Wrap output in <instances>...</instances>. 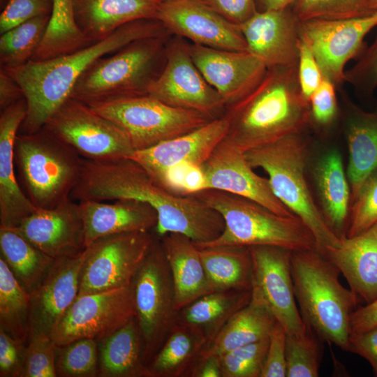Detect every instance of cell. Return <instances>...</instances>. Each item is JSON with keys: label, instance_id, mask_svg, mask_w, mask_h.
<instances>
[{"label": "cell", "instance_id": "obj_4", "mask_svg": "<svg viewBox=\"0 0 377 377\" xmlns=\"http://www.w3.org/2000/svg\"><path fill=\"white\" fill-rule=\"evenodd\" d=\"M290 260L295 295L307 327L323 342L349 351L357 296L340 283L339 269L316 249L293 251Z\"/></svg>", "mask_w": 377, "mask_h": 377}, {"label": "cell", "instance_id": "obj_33", "mask_svg": "<svg viewBox=\"0 0 377 377\" xmlns=\"http://www.w3.org/2000/svg\"><path fill=\"white\" fill-rule=\"evenodd\" d=\"M206 343L195 328L176 322L147 365V377H191Z\"/></svg>", "mask_w": 377, "mask_h": 377}, {"label": "cell", "instance_id": "obj_5", "mask_svg": "<svg viewBox=\"0 0 377 377\" xmlns=\"http://www.w3.org/2000/svg\"><path fill=\"white\" fill-rule=\"evenodd\" d=\"M218 212L224 229L215 239L198 247L217 245L274 246L298 251L317 249L315 237L297 216H281L250 199L216 189L191 194Z\"/></svg>", "mask_w": 377, "mask_h": 377}, {"label": "cell", "instance_id": "obj_12", "mask_svg": "<svg viewBox=\"0 0 377 377\" xmlns=\"http://www.w3.org/2000/svg\"><path fill=\"white\" fill-rule=\"evenodd\" d=\"M156 238L151 231L127 232L88 244L78 295L129 286Z\"/></svg>", "mask_w": 377, "mask_h": 377}, {"label": "cell", "instance_id": "obj_44", "mask_svg": "<svg viewBox=\"0 0 377 377\" xmlns=\"http://www.w3.org/2000/svg\"><path fill=\"white\" fill-rule=\"evenodd\" d=\"M57 346L52 337L42 332L29 334L20 377H56Z\"/></svg>", "mask_w": 377, "mask_h": 377}, {"label": "cell", "instance_id": "obj_27", "mask_svg": "<svg viewBox=\"0 0 377 377\" xmlns=\"http://www.w3.org/2000/svg\"><path fill=\"white\" fill-rule=\"evenodd\" d=\"M161 0H73L79 29L91 42L105 39L129 22L156 19Z\"/></svg>", "mask_w": 377, "mask_h": 377}, {"label": "cell", "instance_id": "obj_37", "mask_svg": "<svg viewBox=\"0 0 377 377\" xmlns=\"http://www.w3.org/2000/svg\"><path fill=\"white\" fill-rule=\"evenodd\" d=\"M91 43L77 27L73 0H54L51 17L32 61H44L75 52Z\"/></svg>", "mask_w": 377, "mask_h": 377}, {"label": "cell", "instance_id": "obj_57", "mask_svg": "<svg viewBox=\"0 0 377 377\" xmlns=\"http://www.w3.org/2000/svg\"><path fill=\"white\" fill-rule=\"evenodd\" d=\"M296 0H256L257 11L277 10L289 8Z\"/></svg>", "mask_w": 377, "mask_h": 377}, {"label": "cell", "instance_id": "obj_47", "mask_svg": "<svg viewBox=\"0 0 377 377\" xmlns=\"http://www.w3.org/2000/svg\"><path fill=\"white\" fill-rule=\"evenodd\" d=\"M336 89L331 81L324 77L311 96L309 103L311 126L328 128L336 121L339 114Z\"/></svg>", "mask_w": 377, "mask_h": 377}, {"label": "cell", "instance_id": "obj_42", "mask_svg": "<svg viewBox=\"0 0 377 377\" xmlns=\"http://www.w3.org/2000/svg\"><path fill=\"white\" fill-rule=\"evenodd\" d=\"M320 341H322L309 328L303 336L287 334L286 377L319 376L322 356Z\"/></svg>", "mask_w": 377, "mask_h": 377}, {"label": "cell", "instance_id": "obj_17", "mask_svg": "<svg viewBox=\"0 0 377 377\" xmlns=\"http://www.w3.org/2000/svg\"><path fill=\"white\" fill-rule=\"evenodd\" d=\"M171 34L216 49L249 51L235 24L201 0L162 1L156 16Z\"/></svg>", "mask_w": 377, "mask_h": 377}, {"label": "cell", "instance_id": "obj_7", "mask_svg": "<svg viewBox=\"0 0 377 377\" xmlns=\"http://www.w3.org/2000/svg\"><path fill=\"white\" fill-rule=\"evenodd\" d=\"M170 36L138 39L98 59L78 79L71 97L89 102L148 94L164 66Z\"/></svg>", "mask_w": 377, "mask_h": 377}, {"label": "cell", "instance_id": "obj_18", "mask_svg": "<svg viewBox=\"0 0 377 377\" xmlns=\"http://www.w3.org/2000/svg\"><path fill=\"white\" fill-rule=\"evenodd\" d=\"M205 189H216L253 200L281 216H294L276 197L268 179L253 171L245 152L224 139L201 165Z\"/></svg>", "mask_w": 377, "mask_h": 377}, {"label": "cell", "instance_id": "obj_1", "mask_svg": "<svg viewBox=\"0 0 377 377\" xmlns=\"http://www.w3.org/2000/svg\"><path fill=\"white\" fill-rule=\"evenodd\" d=\"M71 198L78 201L131 199L147 203L158 214L154 230L158 237L177 232L200 244L217 238L225 226L218 212L193 195H179L169 191L130 158H83L81 175Z\"/></svg>", "mask_w": 377, "mask_h": 377}, {"label": "cell", "instance_id": "obj_45", "mask_svg": "<svg viewBox=\"0 0 377 377\" xmlns=\"http://www.w3.org/2000/svg\"><path fill=\"white\" fill-rule=\"evenodd\" d=\"M377 223V170L363 182L351 200L346 236L362 233Z\"/></svg>", "mask_w": 377, "mask_h": 377}, {"label": "cell", "instance_id": "obj_53", "mask_svg": "<svg viewBox=\"0 0 377 377\" xmlns=\"http://www.w3.org/2000/svg\"><path fill=\"white\" fill-rule=\"evenodd\" d=\"M349 351L367 360L377 371V325L363 332L351 335Z\"/></svg>", "mask_w": 377, "mask_h": 377}, {"label": "cell", "instance_id": "obj_38", "mask_svg": "<svg viewBox=\"0 0 377 377\" xmlns=\"http://www.w3.org/2000/svg\"><path fill=\"white\" fill-rule=\"evenodd\" d=\"M0 328L27 343L30 332V294L0 258Z\"/></svg>", "mask_w": 377, "mask_h": 377}, {"label": "cell", "instance_id": "obj_21", "mask_svg": "<svg viewBox=\"0 0 377 377\" xmlns=\"http://www.w3.org/2000/svg\"><path fill=\"white\" fill-rule=\"evenodd\" d=\"M228 129V120L224 114L193 131L136 150L130 158L162 186L166 173L172 168L182 163L201 166L226 138Z\"/></svg>", "mask_w": 377, "mask_h": 377}, {"label": "cell", "instance_id": "obj_55", "mask_svg": "<svg viewBox=\"0 0 377 377\" xmlns=\"http://www.w3.org/2000/svg\"><path fill=\"white\" fill-rule=\"evenodd\" d=\"M24 93L18 83L4 69L0 71V108L1 110L19 101Z\"/></svg>", "mask_w": 377, "mask_h": 377}, {"label": "cell", "instance_id": "obj_60", "mask_svg": "<svg viewBox=\"0 0 377 377\" xmlns=\"http://www.w3.org/2000/svg\"><path fill=\"white\" fill-rule=\"evenodd\" d=\"M375 376H377V371L374 373Z\"/></svg>", "mask_w": 377, "mask_h": 377}, {"label": "cell", "instance_id": "obj_35", "mask_svg": "<svg viewBox=\"0 0 377 377\" xmlns=\"http://www.w3.org/2000/svg\"><path fill=\"white\" fill-rule=\"evenodd\" d=\"M198 248L214 291L251 289L253 264L249 247L217 245Z\"/></svg>", "mask_w": 377, "mask_h": 377}, {"label": "cell", "instance_id": "obj_6", "mask_svg": "<svg viewBox=\"0 0 377 377\" xmlns=\"http://www.w3.org/2000/svg\"><path fill=\"white\" fill-rule=\"evenodd\" d=\"M245 155L253 168L265 171L276 197L309 228L318 251L323 253L327 248L339 245L340 238L327 223L308 185V149L303 133L249 150Z\"/></svg>", "mask_w": 377, "mask_h": 377}, {"label": "cell", "instance_id": "obj_40", "mask_svg": "<svg viewBox=\"0 0 377 377\" xmlns=\"http://www.w3.org/2000/svg\"><path fill=\"white\" fill-rule=\"evenodd\" d=\"M293 4L300 21L359 18L377 12L375 0H296Z\"/></svg>", "mask_w": 377, "mask_h": 377}, {"label": "cell", "instance_id": "obj_8", "mask_svg": "<svg viewBox=\"0 0 377 377\" xmlns=\"http://www.w3.org/2000/svg\"><path fill=\"white\" fill-rule=\"evenodd\" d=\"M15 159L27 196L37 209L66 201L77 184L83 158L45 128L17 134Z\"/></svg>", "mask_w": 377, "mask_h": 377}, {"label": "cell", "instance_id": "obj_59", "mask_svg": "<svg viewBox=\"0 0 377 377\" xmlns=\"http://www.w3.org/2000/svg\"><path fill=\"white\" fill-rule=\"evenodd\" d=\"M161 1H173V0H161Z\"/></svg>", "mask_w": 377, "mask_h": 377}, {"label": "cell", "instance_id": "obj_19", "mask_svg": "<svg viewBox=\"0 0 377 377\" xmlns=\"http://www.w3.org/2000/svg\"><path fill=\"white\" fill-rule=\"evenodd\" d=\"M187 45L194 64L226 108L251 92L267 71L264 62L249 51L216 49L192 43Z\"/></svg>", "mask_w": 377, "mask_h": 377}, {"label": "cell", "instance_id": "obj_56", "mask_svg": "<svg viewBox=\"0 0 377 377\" xmlns=\"http://www.w3.org/2000/svg\"><path fill=\"white\" fill-rule=\"evenodd\" d=\"M191 377H223L219 357L212 355L200 359Z\"/></svg>", "mask_w": 377, "mask_h": 377}, {"label": "cell", "instance_id": "obj_13", "mask_svg": "<svg viewBox=\"0 0 377 377\" xmlns=\"http://www.w3.org/2000/svg\"><path fill=\"white\" fill-rule=\"evenodd\" d=\"M148 94L180 109L201 113L212 119L224 115L226 106L194 64L183 38L169 39L164 66Z\"/></svg>", "mask_w": 377, "mask_h": 377}, {"label": "cell", "instance_id": "obj_14", "mask_svg": "<svg viewBox=\"0 0 377 377\" xmlns=\"http://www.w3.org/2000/svg\"><path fill=\"white\" fill-rule=\"evenodd\" d=\"M377 27V12L353 19L300 21V39L313 53L323 77L337 89L344 83L346 64L365 50L364 38Z\"/></svg>", "mask_w": 377, "mask_h": 377}, {"label": "cell", "instance_id": "obj_30", "mask_svg": "<svg viewBox=\"0 0 377 377\" xmlns=\"http://www.w3.org/2000/svg\"><path fill=\"white\" fill-rule=\"evenodd\" d=\"M313 177L320 210L331 229L341 239L347 230L351 191L338 150L330 149L319 158Z\"/></svg>", "mask_w": 377, "mask_h": 377}, {"label": "cell", "instance_id": "obj_48", "mask_svg": "<svg viewBox=\"0 0 377 377\" xmlns=\"http://www.w3.org/2000/svg\"><path fill=\"white\" fill-rule=\"evenodd\" d=\"M54 0H8L0 15V34L34 17L51 15Z\"/></svg>", "mask_w": 377, "mask_h": 377}, {"label": "cell", "instance_id": "obj_24", "mask_svg": "<svg viewBox=\"0 0 377 377\" xmlns=\"http://www.w3.org/2000/svg\"><path fill=\"white\" fill-rule=\"evenodd\" d=\"M24 97L1 110L0 115V226L15 228L37 208L23 192L15 170V144L26 118Z\"/></svg>", "mask_w": 377, "mask_h": 377}, {"label": "cell", "instance_id": "obj_46", "mask_svg": "<svg viewBox=\"0 0 377 377\" xmlns=\"http://www.w3.org/2000/svg\"><path fill=\"white\" fill-rule=\"evenodd\" d=\"M344 82L359 96L371 98L377 89V27L373 43L363 51L357 61L344 72Z\"/></svg>", "mask_w": 377, "mask_h": 377}, {"label": "cell", "instance_id": "obj_36", "mask_svg": "<svg viewBox=\"0 0 377 377\" xmlns=\"http://www.w3.org/2000/svg\"><path fill=\"white\" fill-rule=\"evenodd\" d=\"M0 249L1 256L29 293L38 285L54 260L14 228L0 226Z\"/></svg>", "mask_w": 377, "mask_h": 377}, {"label": "cell", "instance_id": "obj_20", "mask_svg": "<svg viewBox=\"0 0 377 377\" xmlns=\"http://www.w3.org/2000/svg\"><path fill=\"white\" fill-rule=\"evenodd\" d=\"M84 250L54 259L30 294V332L52 335L78 295Z\"/></svg>", "mask_w": 377, "mask_h": 377}, {"label": "cell", "instance_id": "obj_22", "mask_svg": "<svg viewBox=\"0 0 377 377\" xmlns=\"http://www.w3.org/2000/svg\"><path fill=\"white\" fill-rule=\"evenodd\" d=\"M14 229L53 259L77 255L86 247L79 205L72 198L53 208L37 209Z\"/></svg>", "mask_w": 377, "mask_h": 377}, {"label": "cell", "instance_id": "obj_25", "mask_svg": "<svg viewBox=\"0 0 377 377\" xmlns=\"http://www.w3.org/2000/svg\"><path fill=\"white\" fill-rule=\"evenodd\" d=\"M323 253L346 278L350 289L367 304L377 299V223L362 233L341 237Z\"/></svg>", "mask_w": 377, "mask_h": 377}, {"label": "cell", "instance_id": "obj_3", "mask_svg": "<svg viewBox=\"0 0 377 377\" xmlns=\"http://www.w3.org/2000/svg\"><path fill=\"white\" fill-rule=\"evenodd\" d=\"M297 67L267 68L251 92L226 108L225 140L246 152L302 134L311 126L309 103L302 95Z\"/></svg>", "mask_w": 377, "mask_h": 377}, {"label": "cell", "instance_id": "obj_51", "mask_svg": "<svg viewBox=\"0 0 377 377\" xmlns=\"http://www.w3.org/2000/svg\"><path fill=\"white\" fill-rule=\"evenodd\" d=\"M27 343L15 339L0 328V376L20 377Z\"/></svg>", "mask_w": 377, "mask_h": 377}, {"label": "cell", "instance_id": "obj_16", "mask_svg": "<svg viewBox=\"0 0 377 377\" xmlns=\"http://www.w3.org/2000/svg\"><path fill=\"white\" fill-rule=\"evenodd\" d=\"M253 264L251 295L260 299L287 334L303 336L308 327L296 304L291 251L274 246L249 247Z\"/></svg>", "mask_w": 377, "mask_h": 377}, {"label": "cell", "instance_id": "obj_52", "mask_svg": "<svg viewBox=\"0 0 377 377\" xmlns=\"http://www.w3.org/2000/svg\"><path fill=\"white\" fill-rule=\"evenodd\" d=\"M230 22L239 25L257 11L256 0H201Z\"/></svg>", "mask_w": 377, "mask_h": 377}, {"label": "cell", "instance_id": "obj_49", "mask_svg": "<svg viewBox=\"0 0 377 377\" xmlns=\"http://www.w3.org/2000/svg\"><path fill=\"white\" fill-rule=\"evenodd\" d=\"M287 332L276 322L269 336V346L260 377H286Z\"/></svg>", "mask_w": 377, "mask_h": 377}, {"label": "cell", "instance_id": "obj_31", "mask_svg": "<svg viewBox=\"0 0 377 377\" xmlns=\"http://www.w3.org/2000/svg\"><path fill=\"white\" fill-rule=\"evenodd\" d=\"M276 322L267 306L251 295L249 303L235 313L216 336L206 343L200 359L219 356L267 338Z\"/></svg>", "mask_w": 377, "mask_h": 377}, {"label": "cell", "instance_id": "obj_28", "mask_svg": "<svg viewBox=\"0 0 377 377\" xmlns=\"http://www.w3.org/2000/svg\"><path fill=\"white\" fill-rule=\"evenodd\" d=\"M341 99L348 149L346 175L352 200L366 178L377 170V109L362 110L344 92Z\"/></svg>", "mask_w": 377, "mask_h": 377}, {"label": "cell", "instance_id": "obj_10", "mask_svg": "<svg viewBox=\"0 0 377 377\" xmlns=\"http://www.w3.org/2000/svg\"><path fill=\"white\" fill-rule=\"evenodd\" d=\"M130 289L147 365L176 323L178 313L170 266L157 236Z\"/></svg>", "mask_w": 377, "mask_h": 377}, {"label": "cell", "instance_id": "obj_15", "mask_svg": "<svg viewBox=\"0 0 377 377\" xmlns=\"http://www.w3.org/2000/svg\"><path fill=\"white\" fill-rule=\"evenodd\" d=\"M135 316L130 286L78 295L51 337L57 346L82 339L99 341Z\"/></svg>", "mask_w": 377, "mask_h": 377}, {"label": "cell", "instance_id": "obj_9", "mask_svg": "<svg viewBox=\"0 0 377 377\" xmlns=\"http://www.w3.org/2000/svg\"><path fill=\"white\" fill-rule=\"evenodd\" d=\"M84 103L120 126L135 151L189 133L213 120L195 111L170 106L150 94Z\"/></svg>", "mask_w": 377, "mask_h": 377}, {"label": "cell", "instance_id": "obj_50", "mask_svg": "<svg viewBox=\"0 0 377 377\" xmlns=\"http://www.w3.org/2000/svg\"><path fill=\"white\" fill-rule=\"evenodd\" d=\"M297 72L302 95L309 102L324 77L313 53L301 40L299 43Z\"/></svg>", "mask_w": 377, "mask_h": 377}, {"label": "cell", "instance_id": "obj_34", "mask_svg": "<svg viewBox=\"0 0 377 377\" xmlns=\"http://www.w3.org/2000/svg\"><path fill=\"white\" fill-rule=\"evenodd\" d=\"M251 289L215 290L180 309L176 322L198 330L207 340H212L228 320L247 305Z\"/></svg>", "mask_w": 377, "mask_h": 377}, {"label": "cell", "instance_id": "obj_58", "mask_svg": "<svg viewBox=\"0 0 377 377\" xmlns=\"http://www.w3.org/2000/svg\"><path fill=\"white\" fill-rule=\"evenodd\" d=\"M375 3H376V10H377V0H375Z\"/></svg>", "mask_w": 377, "mask_h": 377}, {"label": "cell", "instance_id": "obj_26", "mask_svg": "<svg viewBox=\"0 0 377 377\" xmlns=\"http://www.w3.org/2000/svg\"><path fill=\"white\" fill-rule=\"evenodd\" d=\"M84 223L85 246L105 236L135 231H151L157 225L156 211L149 204L131 199L113 203L96 200L78 202Z\"/></svg>", "mask_w": 377, "mask_h": 377}, {"label": "cell", "instance_id": "obj_2", "mask_svg": "<svg viewBox=\"0 0 377 377\" xmlns=\"http://www.w3.org/2000/svg\"><path fill=\"white\" fill-rule=\"evenodd\" d=\"M156 19L126 24L109 36L75 52L44 61H29L23 66L4 69L22 88L27 112L22 133H34L71 97L80 76L98 59L140 38L169 36Z\"/></svg>", "mask_w": 377, "mask_h": 377}, {"label": "cell", "instance_id": "obj_11", "mask_svg": "<svg viewBox=\"0 0 377 377\" xmlns=\"http://www.w3.org/2000/svg\"><path fill=\"white\" fill-rule=\"evenodd\" d=\"M43 128L85 159L131 158L135 151L128 135L120 126L72 97L61 105Z\"/></svg>", "mask_w": 377, "mask_h": 377}, {"label": "cell", "instance_id": "obj_23", "mask_svg": "<svg viewBox=\"0 0 377 377\" xmlns=\"http://www.w3.org/2000/svg\"><path fill=\"white\" fill-rule=\"evenodd\" d=\"M299 23L292 9L256 11L239 25L249 52L267 68L297 66Z\"/></svg>", "mask_w": 377, "mask_h": 377}, {"label": "cell", "instance_id": "obj_32", "mask_svg": "<svg viewBox=\"0 0 377 377\" xmlns=\"http://www.w3.org/2000/svg\"><path fill=\"white\" fill-rule=\"evenodd\" d=\"M98 343L99 376L147 377L143 343L135 317Z\"/></svg>", "mask_w": 377, "mask_h": 377}, {"label": "cell", "instance_id": "obj_29", "mask_svg": "<svg viewBox=\"0 0 377 377\" xmlns=\"http://www.w3.org/2000/svg\"><path fill=\"white\" fill-rule=\"evenodd\" d=\"M158 238L170 266L178 311L214 291L200 249L191 238L177 232H170Z\"/></svg>", "mask_w": 377, "mask_h": 377}, {"label": "cell", "instance_id": "obj_41", "mask_svg": "<svg viewBox=\"0 0 377 377\" xmlns=\"http://www.w3.org/2000/svg\"><path fill=\"white\" fill-rule=\"evenodd\" d=\"M57 376L94 377L98 376V343L93 339L76 340L57 346Z\"/></svg>", "mask_w": 377, "mask_h": 377}, {"label": "cell", "instance_id": "obj_43", "mask_svg": "<svg viewBox=\"0 0 377 377\" xmlns=\"http://www.w3.org/2000/svg\"><path fill=\"white\" fill-rule=\"evenodd\" d=\"M269 337L219 355L223 377H260Z\"/></svg>", "mask_w": 377, "mask_h": 377}, {"label": "cell", "instance_id": "obj_54", "mask_svg": "<svg viewBox=\"0 0 377 377\" xmlns=\"http://www.w3.org/2000/svg\"><path fill=\"white\" fill-rule=\"evenodd\" d=\"M377 325V299L357 308L350 318V336Z\"/></svg>", "mask_w": 377, "mask_h": 377}, {"label": "cell", "instance_id": "obj_39", "mask_svg": "<svg viewBox=\"0 0 377 377\" xmlns=\"http://www.w3.org/2000/svg\"><path fill=\"white\" fill-rule=\"evenodd\" d=\"M51 15L31 19L1 34V68L11 69L31 61L47 28Z\"/></svg>", "mask_w": 377, "mask_h": 377}]
</instances>
